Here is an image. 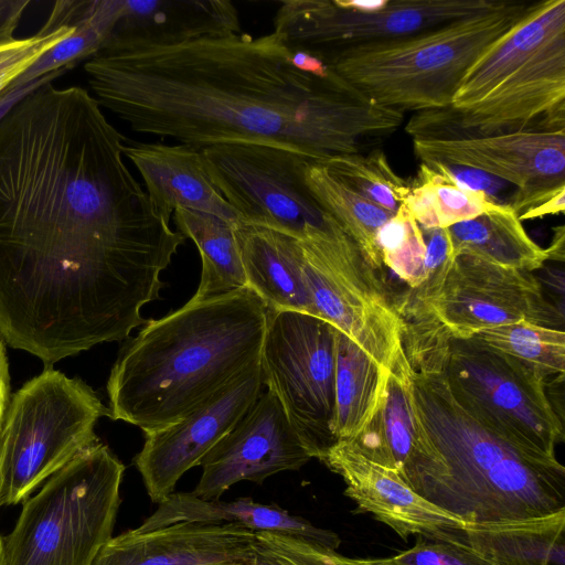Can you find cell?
<instances>
[{
    "instance_id": "cell-40",
    "label": "cell",
    "mask_w": 565,
    "mask_h": 565,
    "mask_svg": "<svg viewBox=\"0 0 565 565\" xmlns=\"http://www.w3.org/2000/svg\"><path fill=\"white\" fill-rule=\"evenodd\" d=\"M565 210V190L543 200L542 202L523 211L519 218L521 221L542 217L550 214L563 213Z\"/></svg>"
},
{
    "instance_id": "cell-16",
    "label": "cell",
    "mask_w": 565,
    "mask_h": 565,
    "mask_svg": "<svg viewBox=\"0 0 565 565\" xmlns=\"http://www.w3.org/2000/svg\"><path fill=\"white\" fill-rule=\"evenodd\" d=\"M260 362L180 422L146 435L134 458L147 493L160 504L177 482L235 426L264 392Z\"/></svg>"
},
{
    "instance_id": "cell-36",
    "label": "cell",
    "mask_w": 565,
    "mask_h": 565,
    "mask_svg": "<svg viewBox=\"0 0 565 565\" xmlns=\"http://www.w3.org/2000/svg\"><path fill=\"white\" fill-rule=\"evenodd\" d=\"M416 537L414 546L390 557L395 565H490L465 542L462 531L448 540Z\"/></svg>"
},
{
    "instance_id": "cell-15",
    "label": "cell",
    "mask_w": 565,
    "mask_h": 565,
    "mask_svg": "<svg viewBox=\"0 0 565 565\" xmlns=\"http://www.w3.org/2000/svg\"><path fill=\"white\" fill-rule=\"evenodd\" d=\"M429 310L455 339L520 321L551 327L555 316L532 273L470 255L454 258Z\"/></svg>"
},
{
    "instance_id": "cell-6",
    "label": "cell",
    "mask_w": 565,
    "mask_h": 565,
    "mask_svg": "<svg viewBox=\"0 0 565 565\" xmlns=\"http://www.w3.org/2000/svg\"><path fill=\"white\" fill-rule=\"evenodd\" d=\"M530 6L501 1L489 11L409 36L349 46L323 61L380 105L402 111L448 108L468 68Z\"/></svg>"
},
{
    "instance_id": "cell-13",
    "label": "cell",
    "mask_w": 565,
    "mask_h": 565,
    "mask_svg": "<svg viewBox=\"0 0 565 565\" xmlns=\"http://www.w3.org/2000/svg\"><path fill=\"white\" fill-rule=\"evenodd\" d=\"M205 170L241 222L269 227L300 243L313 239L331 215L312 198L309 156L278 146L220 143L201 149Z\"/></svg>"
},
{
    "instance_id": "cell-4",
    "label": "cell",
    "mask_w": 565,
    "mask_h": 565,
    "mask_svg": "<svg viewBox=\"0 0 565 565\" xmlns=\"http://www.w3.org/2000/svg\"><path fill=\"white\" fill-rule=\"evenodd\" d=\"M418 416L446 475L429 501L467 525L525 519L565 508V468L480 422L444 372L412 370Z\"/></svg>"
},
{
    "instance_id": "cell-32",
    "label": "cell",
    "mask_w": 565,
    "mask_h": 565,
    "mask_svg": "<svg viewBox=\"0 0 565 565\" xmlns=\"http://www.w3.org/2000/svg\"><path fill=\"white\" fill-rule=\"evenodd\" d=\"M319 160L333 175L379 207L395 214L411 192L381 149L367 153L329 154Z\"/></svg>"
},
{
    "instance_id": "cell-29",
    "label": "cell",
    "mask_w": 565,
    "mask_h": 565,
    "mask_svg": "<svg viewBox=\"0 0 565 565\" xmlns=\"http://www.w3.org/2000/svg\"><path fill=\"white\" fill-rule=\"evenodd\" d=\"M305 181L316 202L354 241L377 273L383 263L376 244L379 230L394 215L356 193L333 175L319 160H309Z\"/></svg>"
},
{
    "instance_id": "cell-28",
    "label": "cell",
    "mask_w": 565,
    "mask_h": 565,
    "mask_svg": "<svg viewBox=\"0 0 565 565\" xmlns=\"http://www.w3.org/2000/svg\"><path fill=\"white\" fill-rule=\"evenodd\" d=\"M173 217L178 232L192 239L201 255V280L191 301L247 287L235 224L210 213L185 209H175Z\"/></svg>"
},
{
    "instance_id": "cell-43",
    "label": "cell",
    "mask_w": 565,
    "mask_h": 565,
    "mask_svg": "<svg viewBox=\"0 0 565 565\" xmlns=\"http://www.w3.org/2000/svg\"><path fill=\"white\" fill-rule=\"evenodd\" d=\"M350 565H395L390 557L385 558H355L348 557Z\"/></svg>"
},
{
    "instance_id": "cell-35",
    "label": "cell",
    "mask_w": 565,
    "mask_h": 565,
    "mask_svg": "<svg viewBox=\"0 0 565 565\" xmlns=\"http://www.w3.org/2000/svg\"><path fill=\"white\" fill-rule=\"evenodd\" d=\"M75 31L67 24L57 3L42 29L24 39H13L0 43V97L29 70L43 54Z\"/></svg>"
},
{
    "instance_id": "cell-8",
    "label": "cell",
    "mask_w": 565,
    "mask_h": 565,
    "mask_svg": "<svg viewBox=\"0 0 565 565\" xmlns=\"http://www.w3.org/2000/svg\"><path fill=\"white\" fill-rule=\"evenodd\" d=\"M106 407L77 377L45 367L10 396L0 427V508L23 502L99 440Z\"/></svg>"
},
{
    "instance_id": "cell-7",
    "label": "cell",
    "mask_w": 565,
    "mask_h": 565,
    "mask_svg": "<svg viewBox=\"0 0 565 565\" xmlns=\"http://www.w3.org/2000/svg\"><path fill=\"white\" fill-rule=\"evenodd\" d=\"M124 472L100 441L79 452L23 501L3 565H92L113 537Z\"/></svg>"
},
{
    "instance_id": "cell-1",
    "label": "cell",
    "mask_w": 565,
    "mask_h": 565,
    "mask_svg": "<svg viewBox=\"0 0 565 565\" xmlns=\"http://www.w3.org/2000/svg\"><path fill=\"white\" fill-rule=\"evenodd\" d=\"M125 140L86 89L52 82L0 121V339L45 367L147 324L185 241Z\"/></svg>"
},
{
    "instance_id": "cell-24",
    "label": "cell",
    "mask_w": 565,
    "mask_h": 565,
    "mask_svg": "<svg viewBox=\"0 0 565 565\" xmlns=\"http://www.w3.org/2000/svg\"><path fill=\"white\" fill-rule=\"evenodd\" d=\"M178 522L234 523L255 533L299 537L330 551H335L341 543L337 533L317 527L277 504L256 502L250 497L233 501L206 500L192 492H173L135 530L145 532Z\"/></svg>"
},
{
    "instance_id": "cell-27",
    "label": "cell",
    "mask_w": 565,
    "mask_h": 565,
    "mask_svg": "<svg viewBox=\"0 0 565 565\" xmlns=\"http://www.w3.org/2000/svg\"><path fill=\"white\" fill-rule=\"evenodd\" d=\"M388 371L338 331L334 408L330 425L335 440L354 439L371 422L383 399Z\"/></svg>"
},
{
    "instance_id": "cell-44",
    "label": "cell",
    "mask_w": 565,
    "mask_h": 565,
    "mask_svg": "<svg viewBox=\"0 0 565 565\" xmlns=\"http://www.w3.org/2000/svg\"><path fill=\"white\" fill-rule=\"evenodd\" d=\"M0 565H3V540L0 535Z\"/></svg>"
},
{
    "instance_id": "cell-3",
    "label": "cell",
    "mask_w": 565,
    "mask_h": 565,
    "mask_svg": "<svg viewBox=\"0 0 565 565\" xmlns=\"http://www.w3.org/2000/svg\"><path fill=\"white\" fill-rule=\"evenodd\" d=\"M267 322L248 287L149 320L113 365L109 417L145 434L185 418L260 362Z\"/></svg>"
},
{
    "instance_id": "cell-31",
    "label": "cell",
    "mask_w": 565,
    "mask_h": 565,
    "mask_svg": "<svg viewBox=\"0 0 565 565\" xmlns=\"http://www.w3.org/2000/svg\"><path fill=\"white\" fill-rule=\"evenodd\" d=\"M404 203L422 228L449 227L499 206L481 192L459 188L425 163L411 182Z\"/></svg>"
},
{
    "instance_id": "cell-18",
    "label": "cell",
    "mask_w": 565,
    "mask_h": 565,
    "mask_svg": "<svg viewBox=\"0 0 565 565\" xmlns=\"http://www.w3.org/2000/svg\"><path fill=\"white\" fill-rule=\"evenodd\" d=\"M345 441L394 470L428 501L441 482L446 466L418 416L412 369L403 350L388 370L376 414L354 439Z\"/></svg>"
},
{
    "instance_id": "cell-34",
    "label": "cell",
    "mask_w": 565,
    "mask_h": 565,
    "mask_svg": "<svg viewBox=\"0 0 565 565\" xmlns=\"http://www.w3.org/2000/svg\"><path fill=\"white\" fill-rule=\"evenodd\" d=\"M376 244L383 265L409 289L416 288L423 276L425 242L405 203L379 230Z\"/></svg>"
},
{
    "instance_id": "cell-30",
    "label": "cell",
    "mask_w": 565,
    "mask_h": 565,
    "mask_svg": "<svg viewBox=\"0 0 565 565\" xmlns=\"http://www.w3.org/2000/svg\"><path fill=\"white\" fill-rule=\"evenodd\" d=\"M122 0H61L75 31L43 54L7 90L29 84L53 71L90 58L109 42Z\"/></svg>"
},
{
    "instance_id": "cell-45",
    "label": "cell",
    "mask_w": 565,
    "mask_h": 565,
    "mask_svg": "<svg viewBox=\"0 0 565 565\" xmlns=\"http://www.w3.org/2000/svg\"><path fill=\"white\" fill-rule=\"evenodd\" d=\"M218 565H243V564H236V563H223V564H218Z\"/></svg>"
},
{
    "instance_id": "cell-39",
    "label": "cell",
    "mask_w": 565,
    "mask_h": 565,
    "mask_svg": "<svg viewBox=\"0 0 565 565\" xmlns=\"http://www.w3.org/2000/svg\"><path fill=\"white\" fill-rule=\"evenodd\" d=\"M30 0H0V43L14 39V32Z\"/></svg>"
},
{
    "instance_id": "cell-22",
    "label": "cell",
    "mask_w": 565,
    "mask_h": 565,
    "mask_svg": "<svg viewBox=\"0 0 565 565\" xmlns=\"http://www.w3.org/2000/svg\"><path fill=\"white\" fill-rule=\"evenodd\" d=\"M239 32L228 0H122L107 45H175Z\"/></svg>"
},
{
    "instance_id": "cell-21",
    "label": "cell",
    "mask_w": 565,
    "mask_h": 565,
    "mask_svg": "<svg viewBox=\"0 0 565 565\" xmlns=\"http://www.w3.org/2000/svg\"><path fill=\"white\" fill-rule=\"evenodd\" d=\"M122 154L140 173L153 207L168 223L175 209L210 213L232 224L241 221L211 181L201 149L126 139Z\"/></svg>"
},
{
    "instance_id": "cell-41",
    "label": "cell",
    "mask_w": 565,
    "mask_h": 565,
    "mask_svg": "<svg viewBox=\"0 0 565 565\" xmlns=\"http://www.w3.org/2000/svg\"><path fill=\"white\" fill-rule=\"evenodd\" d=\"M10 399V375L4 342L0 339V427Z\"/></svg>"
},
{
    "instance_id": "cell-42",
    "label": "cell",
    "mask_w": 565,
    "mask_h": 565,
    "mask_svg": "<svg viewBox=\"0 0 565 565\" xmlns=\"http://www.w3.org/2000/svg\"><path fill=\"white\" fill-rule=\"evenodd\" d=\"M564 226L559 225L554 228V236L551 245L545 248L548 255V259H556L563 262L564 259Z\"/></svg>"
},
{
    "instance_id": "cell-12",
    "label": "cell",
    "mask_w": 565,
    "mask_h": 565,
    "mask_svg": "<svg viewBox=\"0 0 565 565\" xmlns=\"http://www.w3.org/2000/svg\"><path fill=\"white\" fill-rule=\"evenodd\" d=\"M405 129L422 162L478 169L514 185L518 193L512 207L519 215L565 190V128L481 135L458 130L435 110H424Z\"/></svg>"
},
{
    "instance_id": "cell-20",
    "label": "cell",
    "mask_w": 565,
    "mask_h": 565,
    "mask_svg": "<svg viewBox=\"0 0 565 565\" xmlns=\"http://www.w3.org/2000/svg\"><path fill=\"white\" fill-rule=\"evenodd\" d=\"M254 543L255 532L234 523L178 522L111 537L92 565L245 564Z\"/></svg>"
},
{
    "instance_id": "cell-9",
    "label": "cell",
    "mask_w": 565,
    "mask_h": 565,
    "mask_svg": "<svg viewBox=\"0 0 565 565\" xmlns=\"http://www.w3.org/2000/svg\"><path fill=\"white\" fill-rule=\"evenodd\" d=\"M445 376L457 399L492 430L556 457L564 428L536 371L476 338H451Z\"/></svg>"
},
{
    "instance_id": "cell-26",
    "label": "cell",
    "mask_w": 565,
    "mask_h": 565,
    "mask_svg": "<svg viewBox=\"0 0 565 565\" xmlns=\"http://www.w3.org/2000/svg\"><path fill=\"white\" fill-rule=\"evenodd\" d=\"M452 254L532 273L548 255L526 233L519 214L508 205L447 227Z\"/></svg>"
},
{
    "instance_id": "cell-37",
    "label": "cell",
    "mask_w": 565,
    "mask_h": 565,
    "mask_svg": "<svg viewBox=\"0 0 565 565\" xmlns=\"http://www.w3.org/2000/svg\"><path fill=\"white\" fill-rule=\"evenodd\" d=\"M425 164L429 166L461 189L481 192L495 204L513 206L518 189L509 182L481 170L463 166L437 161L425 162Z\"/></svg>"
},
{
    "instance_id": "cell-38",
    "label": "cell",
    "mask_w": 565,
    "mask_h": 565,
    "mask_svg": "<svg viewBox=\"0 0 565 565\" xmlns=\"http://www.w3.org/2000/svg\"><path fill=\"white\" fill-rule=\"evenodd\" d=\"M72 70L71 67H63L56 71H53L33 82L22 85L20 87H15L9 90L7 94L0 97V121L7 116V114L24 97L31 94L36 88L45 85L47 83L53 82L58 76L63 75L67 71Z\"/></svg>"
},
{
    "instance_id": "cell-10",
    "label": "cell",
    "mask_w": 565,
    "mask_h": 565,
    "mask_svg": "<svg viewBox=\"0 0 565 565\" xmlns=\"http://www.w3.org/2000/svg\"><path fill=\"white\" fill-rule=\"evenodd\" d=\"M300 245L315 317L388 371L403 350L402 323L379 273L334 218L317 239Z\"/></svg>"
},
{
    "instance_id": "cell-17",
    "label": "cell",
    "mask_w": 565,
    "mask_h": 565,
    "mask_svg": "<svg viewBox=\"0 0 565 565\" xmlns=\"http://www.w3.org/2000/svg\"><path fill=\"white\" fill-rule=\"evenodd\" d=\"M312 458L267 390L202 459V476L192 493L220 499L239 481L263 484L278 472L299 470Z\"/></svg>"
},
{
    "instance_id": "cell-19",
    "label": "cell",
    "mask_w": 565,
    "mask_h": 565,
    "mask_svg": "<svg viewBox=\"0 0 565 565\" xmlns=\"http://www.w3.org/2000/svg\"><path fill=\"white\" fill-rule=\"evenodd\" d=\"M344 483L356 511L370 513L402 540H448L467 527L459 518L418 494L398 473L374 462L349 441L337 440L320 459Z\"/></svg>"
},
{
    "instance_id": "cell-2",
    "label": "cell",
    "mask_w": 565,
    "mask_h": 565,
    "mask_svg": "<svg viewBox=\"0 0 565 565\" xmlns=\"http://www.w3.org/2000/svg\"><path fill=\"white\" fill-rule=\"evenodd\" d=\"M100 106L137 132L199 149L260 143L319 159L361 152L404 111L370 100L341 76L297 67L275 32L175 45L110 44L84 65Z\"/></svg>"
},
{
    "instance_id": "cell-23",
    "label": "cell",
    "mask_w": 565,
    "mask_h": 565,
    "mask_svg": "<svg viewBox=\"0 0 565 565\" xmlns=\"http://www.w3.org/2000/svg\"><path fill=\"white\" fill-rule=\"evenodd\" d=\"M235 236L247 287L268 310L315 316L300 243L282 232L241 221Z\"/></svg>"
},
{
    "instance_id": "cell-11",
    "label": "cell",
    "mask_w": 565,
    "mask_h": 565,
    "mask_svg": "<svg viewBox=\"0 0 565 565\" xmlns=\"http://www.w3.org/2000/svg\"><path fill=\"white\" fill-rule=\"evenodd\" d=\"M338 330L298 311H269L260 353L264 385L313 458L337 440L330 425L334 408Z\"/></svg>"
},
{
    "instance_id": "cell-25",
    "label": "cell",
    "mask_w": 565,
    "mask_h": 565,
    "mask_svg": "<svg viewBox=\"0 0 565 565\" xmlns=\"http://www.w3.org/2000/svg\"><path fill=\"white\" fill-rule=\"evenodd\" d=\"M565 508L516 520L468 524L465 542L490 565H565Z\"/></svg>"
},
{
    "instance_id": "cell-5",
    "label": "cell",
    "mask_w": 565,
    "mask_h": 565,
    "mask_svg": "<svg viewBox=\"0 0 565 565\" xmlns=\"http://www.w3.org/2000/svg\"><path fill=\"white\" fill-rule=\"evenodd\" d=\"M438 110L456 129L481 135L565 128V0L531 3Z\"/></svg>"
},
{
    "instance_id": "cell-14",
    "label": "cell",
    "mask_w": 565,
    "mask_h": 565,
    "mask_svg": "<svg viewBox=\"0 0 565 565\" xmlns=\"http://www.w3.org/2000/svg\"><path fill=\"white\" fill-rule=\"evenodd\" d=\"M499 0H287L274 30L295 50L320 56L361 44L409 36L489 11Z\"/></svg>"
},
{
    "instance_id": "cell-33",
    "label": "cell",
    "mask_w": 565,
    "mask_h": 565,
    "mask_svg": "<svg viewBox=\"0 0 565 565\" xmlns=\"http://www.w3.org/2000/svg\"><path fill=\"white\" fill-rule=\"evenodd\" d=\"M536 371L545 380L565 372V333L553 327L520 321L477 333L475 337Z\"/></svg>"
}]
</instances>
